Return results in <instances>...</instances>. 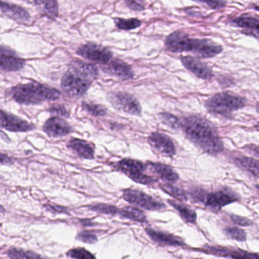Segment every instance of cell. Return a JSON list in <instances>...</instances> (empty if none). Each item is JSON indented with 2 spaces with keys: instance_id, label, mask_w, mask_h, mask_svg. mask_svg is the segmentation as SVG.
Masks as SVG:
<instances>
[{
  "instance_id": "6da1fadb",
  "label": "cell",
  "mask_w": 259,
  "mask_h": 259,
  "mask_svg": "<svg viewBox=\"0 0 259 259\" xmlns=\"http://www.w3.org/2000/svg\"><path fill=\"white\" fill-rule=\"evenodd\" d=\"M182 130L186 137L203 152L215 156L224 151V143L216 128L204 118L195 115L184 118L182 120Z\"/></svg>"
},
{
  "instance_id": "7a4b0ae2",
  "label": "cell",
  "mask_w": 259,
  "mask_h": 259,
  "mask_svg": "<svg viewBox=\"0 0 259 259\" xmlns=\"http://www.w3.org/2000/svg\"><path fill=\"white\" fill-rule=\"evenodd\" d=\"M98 75L99 70L95 65L74 60L62 78V89L70 98H81L98 78Z\"/></svg>"
},
{
  "instance_id": "3957f363",
  "label": "cell",
  "mask_w": 259,
  "mask_h": 259,
  "mask_svg": "<svg viewBox=\"0 0 259 259\" xmlns=\"http://www.w3.org/2000/svg\"><path fill=\"white\" fill-rule=\"evenodd\" d=\"M165 48L172 53H192L201 59L211 58L223 51V47L211 40L191 38L181 31H175L166 37Z\"/></svg>"
},
{
  "instance_id": "277c9868",
  "label": "cell",
  "mask_w": 259,
  "mask_h": 259,
  "mask_svg": "<svg viewBox=\"0 0 259 259\" xmlns=\"http://www.w3.org/2000/svg\"><path fill=\"white\" fill-rule=\"evenodd\" d=\"M7 95L19 104H39L45 101H56L60 99L61 93L54 88L32 81L19 84L7 91Z\"/></svg>"
},
{
  "instance_id": "5b68a950",
  "label": "cell",
  "mask_w": 259,
  "mask_h": 259,
  "mask_svg": "<svg viewBox=\"0 0 259 259\" xmlns=\"http://www.w3.org/2000/svg\"><path fill=\"white\" fill-rule=\"evenodd\" d=\"M245 98L230 92L216 94L204 103V107L213 116L231 119L233 112L243 108L246 105Z\"/></svg>"
},
{
  "instance_id": "8992f818",
  "label": "cell",
  "mask_w": 259,
  "mask_h": 259,
  "mask_svg": "<svg viewBox=\"0 0 259 259\" xmlns=\"http://www.w3.org/2000/svg\"><path fill=\"white\" fill-rule=\"evenodd\" d=\"M118 170L128 176L133 181L144 185H151L157 181V179L150 177L145 174L147 164L133 160V159H122L115 165Z\"/></svg>"
},
{
  "instance_id": "52a82bcc",
  "label": "cell",
  "mask_w": 259,
  "mask_h": 259,
  "mask_svg": "<svg viewBox=\"0 0 259 259\" xmlns=\"http://www.w3.org/2000/svg\"><path fill=\"white\" fill-rule=\"evenodd\" d=\"M127 202L148 210H160L166 207L165 204L157 201L151 195L136 189H125L122 194Z\"/></svg>"
},
{
  "instance_id": "ba28073f",
  "label": "cell",
  "mask_w": 259,
  "mask_h": 259,
  "mask_svg": "<svg viewBox=\"0 0 259 259\" xmlns=\"http://www.w3.org/2000/svg\"><path fill=\"white\" fill-rule=\"evenodd\" d=\"M107 99L116 110L133 116H140L142 113V107L139 101L130 94L111 92L107 95Z\"/></svg>"
},
{
  "instance_id": "9c48e42d",
  "label": "cell",
  "mask_w": 259,
  "mask_h": 259,
  "mask_svg": "<svg viewBox=\"0 0 259 259\" xmlns=\"http://www.w3.org/2000/svg\"><path fill=\"white\" fill-rule=\"evenodd\" d=\"M239 196L229 189H223L206 194L204 203L206 207L212 211L218 212L224 206L237 201Z\"/></svg>"
},
{
  "instance_id": "30bf717a",
  "label": "cell",
  "mask_w": 259,
  "mask_h": 259,
  "mask_svg": "<svg viewBox=\"0 0 259 259\" xmlns=\"http://www.w3.org/2000/svg\"><path fill=\"white\" fill-rule=\"evenodd\" d=\"M77 54L87 60L107 64L111 61L113 54L107 48L94 43H88L77 50Z\"/></svg>"
},
{
  "instance_id": "8fae6325",
  "label": "cell",
  "mask_w": 259,
  "mask_h": 259,
  "mask_svg": "<svg viewBox=\"0 0 259 259\" xmlns=\"http://www.w3.org/2000/svg\"><path fill=\"white\" fill-rule=\"evenodd\" d=\"M182 64L187 70L201 79L208 80L213 77V72L210 66L198 59L191 56L181 57Z\"/></svg>"
},
{
  "instance_id": "7c38bea8",
  "label": "cell",
  "mask_w": 259,
  "mask_h": 259,
  "mask_svg": "<svg viewBox=\"0 0 259 259\" xmlns=\"http://www.w3.org/2000/svg\"><path fill=\"white\" fill-rule=\"evenodd\" d=\"M148 143L160 154L172 157L176 154L174 142L169 136L160 133H154L148 137Z\"/></svg>"
},
{
  "instance_id": "4fadbf2b",
  "label": "cell",
  "mask_w": 259,
  "mask_h": 259,
  "mask_svg": "<svg viewBox=\"0 0 259 259\" xmlns=\"http://www.w3.org/2000/svg\"><path fill=\"white\" fill-rule=\"evenodd\" d=\"M1 127L15 133H26L34 130V125L21 118L1 110Z\"/></svg>"
},
{
  "instance_id": "5bb4252c",
  "label": "cell",
  "mask_w": 259,
  "mask_h": 259,
  "mask_svg": "<svg viewBox=\"0 0 259 259\" xmlns=\"http://www.w3.org/2000/svg\"><path fill=\"white\" fill-rule=\"evenodd\" d=\"M43 130L50 137L60 138L69 134L72 132V127L60 116H54L47 120Z\"/></svg>"
},
{
  "instance_id": "9a60e30c",
  "label": "cell",
  "mask_w": 259,
  "mask_h": 259,
  "mask_svg": "<svg viewBox=\"0 0 259 259\" xmlns=\"http://www.w3.org/2000/svg\"><path fill=\"white\" fill-rule=\"evenodd\" d=\"M25 61L7 47L1 48V69L6 72H16L23 69Z\"/></svg>"
},
{
  "instance_id": "2e32d148",
  "label": "cell",
  "mask_w": 259,
  "mask_h": 259,
  "mask_svg": "<svg viewBox=\"0 0 259 259\" xmlns=\"http://www.w3.org/2000/svg\"><path fill=\"white\" fill-rule=\"evenodd\" d=\"M233 26L242 28V32L259 40V18L242 16L233 19L230 22Z\"/></svg>"
},
{
  "instance_id": "e0dca14e",
  "label": "cell",
  "mask_w": 259,
  "mask_h": 259,
  "mask_svg": "<svg viewBox=\"0 0 259 259\" xmlns=\"http://www.w3.org/2000/svg\"><path fill=\"white\" fill-rule=\"evenodd\" d=\"M103 70L122 80L132 79L134 77V72L132 68L120 60H111L103 66Z\"/></svg>"
},
{
  "instance_id": "ac0fdd59",
  "label": "cell",
  "mask_w": 259,
  "mask_h": 259,
  "mask_svg": "<svg viewBox=\"0 0 259 259\" xmlns=\"http://www.w3.org/2000/svg\"><path fill=\"white\" fill-rule=\"evenodd\" d=\"M1 12L2 14L5 15L7 17L16 21L18 23H28L30 22L29 13L25 9L20 6L9 3L1 2Z\"/></svg>"
},
{
  "instance_id": "d6986e66",
  "label": "cell",
  "mask_w": 259,
  "mask_h": 259,
  "mask_svg": "<svg viewBox=\"0 0 259 259\" xmlns=\"http://www.w3.org/2000/svg\"><path fill=\"white\" fill-rule=\"evenodd\" d=\"M148 236L156 243L161 246H182L184 242L174 235L157 231L153 229H146Z\"/></svg>"
},
{
  "instance_id": "ffe728a7",
  "label": "cell",
  "mask_w": 259,
  "mask_h": 259,
  "mask_svg": "<svg viewBox=\"0 0 259 259\" xmlns=\"http://www.w3.org/2000/svg\"><path fill=\"white\" fill-rule=\"evenodd\" d=\"M147 166L159 178L161 179L163 181L167 182V183H176L180 178L178 174L168 165L160 163L148 162Z\"/></svg>"
},
{
  "instance_id": "44dd1931",
  "label": "cell",
  "mask_w": 259,
  "mask_h": 259,
  "mask_svg": "<svg viewBox=\"0 0 259 259\" xmlns=\"http://www.w3.org/2000/svg\"><path fill=\"white\" fill-rule=\"evenodd\" d=\"M68 148L82 158L94 159L95 157V151L92 145L81 139H72L68 144Z\"/></svg>"
},
{
  "instance_id": "7402d4cb",
  "label": "cell",
  "mask_w": 259,
  "mask_h": 259,
  "mask_svg": "<svg viewBox=\"0 0 259 259\" xmlns=\"http://www.w3.org/2000/svg\"><path fill=\"white\" fill-rule=\"evenodd\" d=\"M234 163L241 169L249 172L256 178H259L258 160L251 157L240 156V157H235Z\"/></svg>"
},
{
  "instance_id": "603a6c76",
  "label": "cell",
  "mask_w": 259,
  "mask_h": 259,
  "mask_svg": "<svg viewBox=\"0 0 259 259\" xmlns=\"http://www.w3.org/2000/svg\"><path fill=\"white\" fill-rule=\"evenodd\" d=\"M168 203L180 213V217L185 222L195 224L197 221V213L195 210L189 208L182 203L177 202L174 200H168Z\"/></svg>"
},
{
  "instance_id": "cb8c5ba5",
  "label": "cell",
  "mask_w": 259,
  "mask_h": 259,
  "mask_svg": "<svg viewBox=\"0 0 259 259\" xmlns=\"http://www.w3.org/2000/svg\"><path fill=\"white\" fill-rule=\"evenodd\" d=\"M119 215L122 218H126L130 221L139 223H147V218L142 210L131 206H126L119 210Z\"/></svg>"
},
{
  "instance_id": "d4e9b609",
  "label": "cell",
  "mask_w": 259,
  "mask_h": 259,
  "mask_svg": "<svg viewBox=\"0 0 259 259\" xmlns=\"http://www.w3.org/2000/svg\"><path fill=\"white\" fill-rule=\"evenodd\" d=\"M40 12L50 19H55L58 16V3L57 1H36L34 2Z\"/></svg>"
},
{
  "instance_id": "484cf974",
  "label": "cell",
  "mask_w": 259,
  "mask_h": 259,
  "mask_svg": "<svg viewBox=\"0 0 259 259\" xmlns=\"http://www.w3.org/2000/svg\"><path fill=\"white\" fill-rule=\"evenodd\" d=\"M7 254L11 259H48L31 251L22 248H11L7 251Z\"/></svg>"
},
{
  "instance_id": "4316f807",
  "label": "cell",
  "mask_w": 259,
  "mask_h": 259,
  "mask_svg": "<svg viewBox=\"0 0 259 259\" xmlns=\"http://www.w3.org/2000/svg\"><path fill=\"white\" fill-rule=\"evenodd\" d=\"M159 119L162 123L174 131L182 130V121L174 115L166 112L159 113Z\"/></svg>"
},
{
  "instance_id": "83f0119b",
  "label": "cell",
  "mask_w": 259,
  "mask_h": 259,
  "mask_svg": "<svg viewBox=\"0 0 259 259\" xmlns=\"http://www.w3.org/2000/svg\"><path fill=\"white\" fill-rule=\"evenodd\" d=\"M160 187L163 192H166L168 195H170L171 197L176 198V199L179 200V201L185 202L188 200L187 194L183 189H180V188L172 186L170 184H160Z\"/></svg>"
},
{
  "instance_id": "f1b7e54d",
  "label": "cell",
  "mask_w": 259,
  "mask_h": 259,
  "mask_svg": "<svg viewBox=\"0 0 259 259\" xmlns=\"http://www.w3.org/2000/svg\"><path fill=\"white\" fill-rule=\"evenodd\" d=\"M114 21L116 27L119 29L125 30V31L136 29L142 25V22L137 19H115Z\"/></svg>"
},
{
  "instance_id": "f546056e",
  "label": "cell",
  "mask_w": 259,
  "mask_h": 259,
  "mask_svg": "<svg viewBox=\"0 0 259 259\" xmlns=\"http://www.w3.org/2000/svg\"><path fill=\"white\" fill-rule=\"evenodd\" d=\"M224 231L227 237L233 240L239 241V242H244L246 240V233L242 229L236 227H226Z\"/></svg>"
},
{
  "instance_id": "4dcf8cb0",
  "label": "cell",
  "mask_w": 259,
  "mask_h": 259,
  "mask_svg": "<svg viewBox=\"0 0 259 259\" xmlns=\"http://www.w3.org/2000/svg\"><path fill=\"white\" fill-rule=\"evenodd\" d=\"M82 108L84 111L87 112L92 116H104L107 113V109L104 106L99 105V104H92L83 102Z\"/></svg>"
},
{
  "instance_id": "1f68e13d",
  "label": "cell",
  "mask_w": 259,
  "mask_h": 259,
  "mask_svg": "<svg viewBox=\"0 0 259 259\" xmlns=\"http://www.w3.org/2000/svg\"><path fill=\"white\" fill-rule=\"evenodd\" d=\"M89 207L94 211L104 213V214L111 215V216H114L119 213V209L115 206L110 205V204H98L89 206Z\"/></svg>"
},
{
  "instance_id": "d6a6232c",
  "label": "cell",
  "mask_w": 259,
  "mask_h": 259,
  "mask_svg": "<svg viewBox=\"0 0 259 259\" xmlns=\"http://www.w3.org/2000/svg\"><path fill=\"white\" fill-rule=\"evenodd\" d=\"M66 255L74 259H96L92 253L84 248H72L66 253Z\"/></svg>"
},
{
  "instance_id": "836d02e7",
  "label": "cell",
  "mask_w": 259,
  "mask_h": 259,
  "mask_svg": "<svg viewBox=\"0 0 259 259\" xmlns=\"http://www.w3.org/2000/svg\"><path fill=\"white\" fill-rule=\"evenodd\" d=\"M229 257L232 259H259V254L255 253H250L242 249H236L230 251Z\"/></svg>"
},
{
  "instance_id": "e575fe53",
  "label": "cell",
  "mask_w": 259,
  "mask_h": 259,
  "mask_svg": "<svg viewBox=\"0 0 259 259\" xmlns=\"http://www.w3.org/2000/svg\"><path fill=\"white\" fill-rule=\"evenodd\" d=\"M77 239H79L81 242H86V243H95L98 241V238L93 233L89 231H83L78 233L77 236Z\"/></svg>"
},
{
  "instance_id": "d590c367",
  "label": "cell",
  "mask_w": 259,
  "mask_h": 259,
  "mask_svg": "<svg viewBox=\"0 0 259 259\" xmlns=\"http://www.w3.org/2000/svg\"><path fill=\"white\" fill-rule=\"evenodd\" d=\"M49 111L52 113L53 115L59 116H64V117H69V112L66 110V107L63 105H54L49 109Z\"/></svg>"
},
{
  "instance_id": "8d00e7d4",
  "label": "cell",
  "mask_w": 259,
  "mask_h": 259,
  "mask_svg": "<svg viewBox=\"0 0 259 259\" xmlns=\"http://www.w3.org/2000/svg\"><path fill=\"white\" fill-rule=\"evenodd\" d=\"M230 219L235 224L241 227H248L252 224V221H250L248 218L237 216V215H230Z\"/></svg>"
},
{
  "instance_id": "74e56055",
  "label": "cell",
  "mask_w": 259,
  "mask_h": 259,
  "mask_svg": "<svg viewBox=\"0 0 259 259\" xmlns=\"http://www.w3.org/2000/svg\"><path fill=\"white\" fill-rule=\"evenodd\" d=\"M200 4H206L209 8L212 10H220L222 9L223 7H225L226 2H222V1H204V2H198Z\"/></svg>"
},
{
  "instance_id": "f35d334b",
  "label": "cell",
  "mask_w": 259,
  "mask_h": 259,
  "mask_svg": "<svg viewBox=\"0 0 259 259\" xmlns=\"http://www.w3.org/2000/svg\"><path fill=\"white\" fill-rule=\"evenodd\" d=\"M243 149L248 151V153L254 156L256 158L259 159V146L255 145H248L244 147Z\"/></svg>"
},
{
  "instance_id": "ab89813d",
  "label": "cell",
  "mask_w": 259,
  "mask_h": 259,
  "mask_svg": "<svg viewBox=\"0 0 259 259\" xmlns=\"http://www.w3.org/2000/svg\"><path fill=\"white\" fill-rule=\"evenodd\" d=\"M126 4L128 8L134 11H142L145 10V7L140 2H137V1H127Z\"/></svg>"
},
{
  "instance_id": "60d3db41",
  "label": "cell",
  "mask_w": 259,
  "mask_h": 259,
  "mask_svg": "<svg viewBox=\"0 0 259 259\" xmlns=\"http://www.w3.org/2000/svg\"><path fill=\"white\" fill-rule=\"evenodd\" d=\"M48 207V210L50 211L55 212V213H67L68 209L66 207H62V206L59 205H51V204H48L45 206Z\"/></svg>"
},
{
  "instance_id": "b9f144b4",
  "label": "cell",
  "mask_w": 259,
  "mask_h": 259,
  "mask_svg": "<svg viewBox=\"0 0 259 259\" xmlns=\"http://www.w3.org/2000/svg\"><path fill=\"white\" fill-rule=\"evenodd\" d=\"M1 163L2 164H5V163H12L11 159L6 156L5 154H2V158H1Z\"/></svg>"
},
{
  "instance_id": "7bdbcfd3",
  "label": "cell",
  "mask_w": 259,
  "mask_h": 259,
  "mask_svg": "<svg viewBox=\"0 0 259 259\" xmlns=\"http://www.w3.org/2000/svg\"><path fill=\"white\" fill-rule=\"evenodd\" d=\"M256 111H257V113H259V102L256 105Z\"/></svg>"
},
{
  "instance_id": "ee69618b",
  "label": "cell",
  "mask_w": 259,
  "mask_h": 259,
  "mask_svg": "<svg viewBox=\"0 0 259 259\" xmlns=\"http://www.w3.org/2000/svg\"><path fill=\"white\" fill-rule=\"evenodd\" d=\"M254 128H255V130H257V131H259V122L258 123L256 124Z\"/></svg>"
},
{
  "instance_id": "f6af8a7d",
  "label": "cell",
  "mask_w": 259,
  "mask_h": 259,
  "mask_svg": "<svg viewBox=\"0 0 259 259\" xmlns=\"http://www.w3.org/2000/svg\"><path fill=\"white\" fill-rule=\"evenodd\" d=\"M254 187H255V189H257V192H259V185H255V186H254Z\"/></svg>"
},
{
  "instance_id": "bcb514c9",
  "label": "cell",
  "mask_w": 259,
  "mask_h": 259,
  "mask_svg": "<svg viewBox=\"0 0 259 259\" xmlns=\"http://www.w3.org/2000/svg\"><path fill=\"white\" fill-rule=\"evenodd\" d=\"M256 10H257V11H259V6H257V7H256L255 8Z\"/></svg>"
}]
</instances>
